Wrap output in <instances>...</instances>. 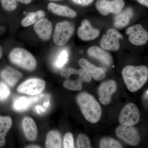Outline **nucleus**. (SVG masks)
<instances>
[{"label":"nucleus","instance_id":"f257e3e1","mask_svg":"<svg viewBox=\"0 0 148 148\" xmlns=\"http://www.w3.org/2000/svg\"><path fill=\"white\" fill-rule=\"evenodd\" d=\"M122 75L127 89L131 92L140 90L148 78V69L145 66H127L122 71Z\"/></svg>","mask_w":148,"mask_h":148},{"label":"nucleus","instance_id":"f03ea898","mask_svg":"<svg viewBox=\"0 0 148 148\" xmlns=\"http://www.w3.org/2000/svg\"><path fill=\"white\" fill-rule=\"evenodd\" d=\"M77 101L85 119L89 122L95 123L102 116V109L98 101L92 95L86 92L79 93Z\"/></svg>","mask_w":148,"mask_h":148},{"label":"nucleus","instance_id":"7ed1b4c3","mask_svg":"<svg viewBox=\"0 0 148 148\" xmlns=\"http://www.w3.org/2000/svg\"><path fill=\"white\" fill-rule=\"evenodd\" d=\"M61 75L66 79L63 84L64 87L72 90H81L83 82H89L92 79L91 76L83 69L68 68L61 72Z\"/></svg>","mask_w":148,"mask_h":148},{"label":"nucleus","instance_id":"20e7f679","mask_svg":"<svg viewBox=\"0 0 148 148\" xmlns=\"http://www.w3.org/2000/svg\"><path fill=\"white\" fill-rule=\"evenodd\" d=\"M9 58L12 64L27 71H34L36 68V61L34 56L24 49H14L10 53Z\"/></svg>","mask_w":148,"mask_h":148},{"label":"nucleus","instance_id":"39448f33","mask_svg":"<svg viewBox=\"0 0 148 148\" xmlns=\"http://www.w3.org/2000/svg\"><path fill=\"white\" fill-rule=\"evenodd\" d=\"M73 25L68 21L59 22L56 24L53 34V41L56 45H64L73 36Z\"/></svg>","mask_w":148,"mask_h":148},{"label":"nucleus","instance_id":"423d86ee","mask_svg":"<svg viewBox=\"0 0 148 148\" xmlns=\"http://www.w3.org/2000/svg\"><path fill=\"white\" fill-rule=\"evenodd\" d=\"M140 113L134 103H128L122 109L119 115V121L122 125L133 126L140 119Z\"/></svg>","mask_w":148,"mask_h":148},{"label":"nucleus","instance_id":"0eeeda50","mask_svg":"<svg viewBox=\"0 0 148 148\" xmlns=\"http://www.w3.org/2000/svg\"><path fill=\"white\" fill-rule=\"evenodd\" d=\"M45 83L40 79H30L21 83L17 88L19 93L30 95L40 94L45 89Z\"/></svg>","mask_w":148,"mask_h":148},{"label":"nucleus","instance_id":"6e6552de","mask_svg":"<svg viewBox=\"0 0 148 148\" xmlns=\"http://www.w3.org/2000/svg\"><path fill=\"white\" fill-rule=\"evenodd\" d=\"M95 7L102 15L106 16L110 13L117 14L125 6L123 0H98Z\"/></svg>","mask_w":148,"mask_h":148},{"label":"nucleus","instance_id":"1a4fd4ad","mask_svg":"<svg viewBox=\"0 0 148 148\" xmlns=\"http://www.w3.org/2000/svg\"><path fill=\"white\" fill-rule=\"evenodd\" d=\"M118 138L130 145H138L140 143V137L138 130L132 126L119 125L116 130Z\"/></svg>","mask_w":148,"mask_h":148},{"label":"nucleus","instance_id":"9d476101","mask_svg":"<svg viewBox=\"0 0 148 148\" xmlns=\"http://www.w3.org/2000/svg\"><path fill=\"white\" fill-rule=\"evenodd\" d=\"M122 38V36L116 29L110 28L108 30L106 34L103 36L100 41V46L105 50H119V40Z\"/></svg>","mask_w":148,"mask_h":148},{"label":"nucleus","instance_id":"9b49d317","mask_svg":"<svg viewBox=\"0 0 148 148\" xmlns=\"http://www.w3.org/2000/svg\"><path fill=\"white\" fill-rule=\"evenodd\" d=\"M126 34L132 44L141 46L145 44L148 40V34L140 24L133 25L126 29Z\"/></svg>","mask_w":148,"mask_h":148},{"label":"nucleus","instance_id":"f8f14e48","mask_svg":"<svg viewBox=\"0 0 148 148\" xmlns=\"http://www.w3.org/2000/svg\"><path fill=\"white\" fill-rule=\"evenodd\" d=\"M117 88L116 82L113 80L102 83L98 89V95L100 103L104 105L110 103L112 95Z\"/></svg>","mask_w":148,"mask_h":148},{"label":"nucleus","instance_id":"ddd939ff","mask_svg":"<svg viewBox=\"0 0 148 148\" xmlns=\"http://www.w3.org/2000/svg\"><path fill=\"white\" fill-rule=\"evenodd\" d=\"M100 34V31L92 27L90 22L86 19L82 22L81 26L78 29V36L81 39L84 41L95 39Z\"/></svg>","mask_w":148,"mask_h":148},{"label":"nucleus","instance_id":"4468645a","mask_svg":"<svg viewBox=\"0 0 148 148\" xmlns=\"http://www.w3.org/2000/svg\"><path fill=\"white\" fill-rule=\"evenodd\" d=\"M88 54L92 58L100 61L101 64L107 67H110L112 64V58L110 54L103 48L96 46L89 48Z\"/></svg>","mask_w":148,"mask_h":148},{"label":"nucleus","instance_id":"2eb2a0df","mask_svg":"<svg viewBox=\"0 0 148 148\" xmlns=\"http://www.w3.org/2000/svg\"><path fill=\"white\" fill-rule=\"evenodd\" d=\"M34 29L42 39L47 40L50 39L52 33V24L46 18H42L35 23Z\"/></svg>","mask_w":148,"mask_h":148},{"label":"nucleus","instance_id":"dca6fc26","mask_svg":"<svg viewBox=\"0 0 148 148\" xmlns=\"http://www.w3.org/2000/svg\"><path fill=\"white\" fill-rule=\"evenodd\" d=\"M79 66L97 81H101L105 78L106 73L103 69L98 68L84 58H81L79 61Z\"/></svg>","mask_w":148,"mask_h":148},{"label":"nucleus","instance_id":"f3484780","mask_svg":"<svg viewBox=\"0 0 148 148\" xmlns=\"http://www.w3.org/2000/svg\"><path fill=\"white\" fill-rule=\"evenodd\" d=\"M47 9L51 12L59 16L74 18L76 17L77 15L76 12L73 10L55 3H49L48 5Z\"/></svg>","mask_w":148,"mask_h":148},{"label":"nucleus","instance_id":"a211bd4d","mask_svg":"<svg viewBox=\"0 0 148 148\" xmlns=\"http://www.w3.org/2000/svg\"><path fill=\"white\" fill-rule=\"evenodd\" d=\"M1 75L7 83L11 86H13L22 78L23 74L11 67H7L1 72Z\"/></svg>","mask_w":148,"mask_h":148},{"label":"nucleus","instance_id":"6ab92c4d","mask_svg":"<svg viewBox=\"0 0 148 148\" xmlns=\"http://www.w3.org/2000/svg\"><path fill=\"white\" fill-rule=\"evenodd\" d=\"M22 127L27 140L33 141L36 139L38 134L36 125L32 119L29 117L24 118L22 122Z\"/></svg>","mask_w":148,"mask_h":148},{"label":"nucleus","instance_id":"aec40b11","mask_svg":"<svg viewBox=\"0 0 148 148\" xmlns=\"http://www.w3.org/2000/svg\"><path fill=\"white\" fill-rule=\"evenodd\" d=\"M133 14V11L130 8H128L121 12L114 18V26L117 29L126 27L129 24Z\"/></svg>","mask_w":148,"mask_h":148},{"label":"nucleus","instance_id":"412c9836","mask_svg":"<svg viewBox=\"0 0 148 148\" xmlns=\"http://www.w3.org/2000/svg\"><path fill=\"white\" fill-rule=\"evenodd\" d=\"M12 125V120L10 117L0 116V147L4 146L6 135Z\"/></svg>","mask_w":148,"mask_h":148},{"label":"nucleus","instance_id":"4be33fe9","mask_svg":"<svg viewBox=\"0 0 148 148\" xmlns=\"http://www.w3.org/2000/svg\"><path fill=\"white\" fill-rule=\"evenodd\" d=\"M45 147L47 148L62 147V140L60 133L55 130L49 132L46 139Z\"/></svg>","mask_w":148,"mask_h":148},{"label":"nucleus","instance_id":"5701e85b","mask_svg":"<svg viewBox=\"0 0 148 148\" xmlns=\"http://www.w3.org/2000/svg\"><path fill=\"white\" fill-rule=\"evenodd\" d=\"M45 13L42 10H38L36 12H30L22 19L21 24L23 27H27L43 18Z\"/></svg>","mask_w":148,"mask_h":148},{"label":"nucleus","instance_id":"b1692460","mask_svg":"<svg viewBox=\"0 0 148 148\" xmlns=\"http://www.w3.org/2000/svg\"><path fill=\"white\" fill-rule=\"evenodd\" d=\"M32 104L31 98L21 97L16 98L14 101L12 107L15 111L23 112L28 110Z\"/></svg>","mask_w":148,"mask_h":148},{"label":"nucleus","instance_id":"393cba45","mask_svg":"<svg viewBox=\"0 0 148 148\" xmlns=\"http://www.w3.org/2000/svg\"><path fill=\"white\" fill-rule=\"evenodd\" d=\"M100 147L101 148H121V144L112 138L104 137L100 142Z\"/></svg>","mask_w":148,"mask_h":148},{"label":"nucleus","instance_id":"a878e982","mask_svg":"<svg viewBox=\"0 0 148 148\" xmlns=\"http://www.w3.org/2000/svg\"><path fill=\"white\" fill-rule=\"evenodd\" d=\"M69 54L68 51L64 49L58 54L54 61V67L57 69H61L67 63L69 60Z\"/></svg>","mask_w":148,"mask_h":148},{"label":"nucleus","instance_id":"bb28decb","mask_svg":"<svg viewBox=\"0 0 148 148\" xmlns=\"http://www.w3.org/2000/svg\"><path fill=\"white\" fill-rule=\"evenodd\" d=\"M76 144L77 148H91V144L89 138L83 134H80L78 135Z\"/></svg>","mask_w":148,"mask_h":148},{"label":"nucleus","instance_id":"cd10ccee","mask_svg":"<svg viewBox=\"0 0 148 148\" xmlns=\"http://www.w3.org/2000/svg\"><path fill=\"white\" fill-rule=\"evenodd\" d=\"M2 7L7 11H12L17 7V0H0Z\"/></svg>","mask_w":148,"mask_h":148},{"label":"nucleus","instance_id":"c85d7f7f","mask_svg":"<svg viewBox=\"0 0 148 148\" xmlns=\"http://www.w3.org/2000/svg\"><path fill=\"white\" fill-rule=\"evenodd\" d=\"M10 90L4 82H0V102L5 101L10 95Z\"/></svg>","mask_w":148,"mask_h":148},{"label":"nucleus","instance_id":"c756f323","mask_svg":"<svg viewBox=\"0 0 148 148\" xmlns=\"http://www.w3.org/2000/svg\"><path fill=\"white\" fill-rule=\"evenodd\" d=\"M74 144L73 135L70 132L67 133L64 136V148H74Z\"/></svg>","mask_w":148,"mask_h":148},{"label":"nucleus","instance_id":"7c9ffc66","mask_svg":"<svg viewBox=\"0 0 148 148\" xmlns=\"http://www.w3.org/2000/svg\"><path fill=\"white\" fill-rule=\"evenodd\" d=\"M77 4L82 6H87L93 2L94 0H73Z\"/></svg>","mask_w":148,"mask_h":148},{"label":"nucleus","instance_id":"2f4dec72","mask_svg":"<svg viewBox=\"0 0 148 148\" xmlns=\"http://www.w3.org/2000/svg\"><path fill=\"white\" fill-rule=\"evenodd\" d=\"M137 1L142 5L148 8V0H137Z\"/></svg>","mask_w":148,"mask_h":148},{"label":"nucleus","instance_id":"473e14b6","mask_svg":"<svg viewBox=\"0 0 148 148\" xmlns=\"http://www.w3.org/2000/svg\"><path fill=\"white\" fill-rule=\"evenodd\" d=\"M17 1L24 4H28L32 2V0H17Z\"/></svg>","mask_w":148,"mask_h":148},{"label":"nucleus","instance_id":"72a5a7b5","mask_svg":"<svg viewBox=\"0 0 148 148\" xmlns=\"http://www.w3.org/2000/svg\"><path fill=\"white\" fill-rule=\"evenodd\" d=\"M27 148H40L39 147V146H36V145H31L28 146V147H27Z\"/></svg>","mask_w":148,"mask_h":148},{"label":"nucleus","instance_id":"f704fd0d","mask_svg":"<svg viewBox=\"0 0 148 148\" xmlns=\"http://www.w3.org/2000/svg\"><path fill=\"white\" fill-rule=\"evenodd\" d=\"M3 55V49L0 46V59L1 58Z\"/></svg>","mask_w":148,"mask_h":148},{"label":"nucleus","instance_id":"c9c22d12","mask_svg":"<svg viewBox=\"0 0 148 148\" xmlns=\"http://www.w3.org/2000/svg\"><path fill=\"white\" fill-rule=\"evenodd\" d=\"M49 1H63V0H49Z\"/></svg>","mask_w":148,"mask_h":148},{"label":"nucleus","instance_id":"e433bc0d","mask_svg":"<svg viewBox=\"0 0 148 148\" xmlns=\"http://www.w3.org/2000/svg\"><path fill=\"white\" fill-rule=\"evenodd\" d=\"M147 92V95H148V90H147V92Z\"/></svg>","mask_w":148,"mask_h":148}]
</instances>
